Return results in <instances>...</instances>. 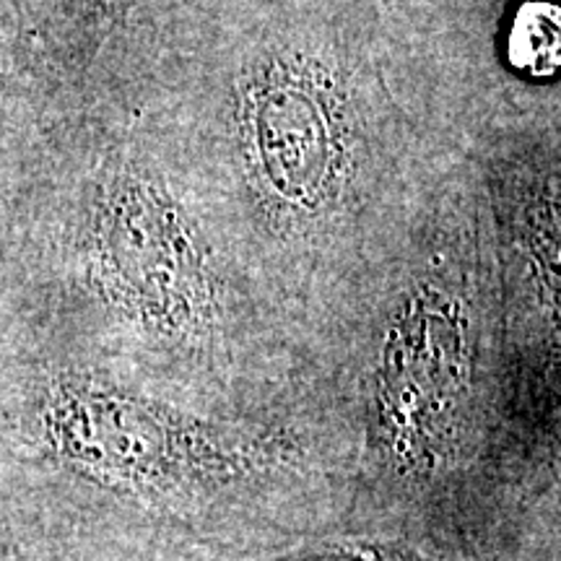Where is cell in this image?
Wrapping results in <instances>:
<instances>
[{"label":"cell","mask_w":561,"mask_h":561,"mask_svg":"<svg viewBox=\"0 0 561 561\" xmlns=\"http://www.w3.org/2000/svg\"><path fill=\"white\" fill-rule=\"evenodd\" d=\"M471 367V333L455 301L424 291L398 312L371 388V437L392 471L430 476L439 466Z\"/></svg>","instance_id":"cell-4"},{"label":"cell","mask_w":561,"mask_h":561,"mask_svg":"<svg viewBox=\"0 0 561 561\" xmlns=\"http://www.w3.org/2000/svg\"><path fill=\"white\" fill-rule=\"evenodd\" d=\"M79 257L89 289L112 312L161 339L214 325L216 289L193 221L151 174L110 164L83 198Z\"/></svg>","instance_id":"cell-2"},{"label":"cell","mask_w":561,"mask_h":561,"mask_svg":"<svg viewBox=\"0 0 561 561\" xmlns=\"http://www.w3.org/2000/svg\"><path fill=\"white\" fill-rule=\"evenodd\" d=\"M335 73L301 53L271 55L242 79L237 138L257 198L280 221H318L351 172L348 104Z\"/></svg>","instance_id":"cell-3"},{"label":"cell","mask_w":561,"mask_h":561,"mask_svg":"<svg viewBox=\"0 0 561 561\" xmlns=\"http://www.w3.org/2000/svg\"><path fill=\"white\" fill-rule=\"evenodd\" d=\"M252 561H445L401 541L375 538H335V541L301 543L294 549L257 557Z\"/></svg>","instance_id":"cell-5"},{"label":"cell","mask_w":561,"mask_h":561,"mask_svg":"<svg viewBox=\"0 0 561 561\" xmlns=\"http://www.w3.org/2000/svg\"><path fill=\"white\" fill-rule=\"evenodd\" d=\"M32 434L66 473L149 504L244 489L280 471L291 455L276 432L195 416L76 367L53 369L37 382Z\"/></svg>","instance_id":"cell-1"}]
</instances>
